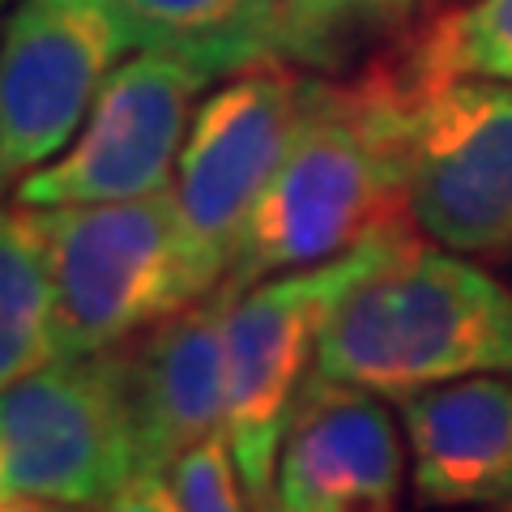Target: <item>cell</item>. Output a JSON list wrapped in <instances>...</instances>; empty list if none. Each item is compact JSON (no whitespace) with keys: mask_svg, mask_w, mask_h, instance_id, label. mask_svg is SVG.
<instances>
[{"mask_svg":"<svg viewBox=\"0 0 512 512\" xmlns=\"http://www.w3.org/2000/svg\"><path fill=\"white\" fill-rule=\"evenodd\" d=\"M372 389L308 376L282 427L265 512H397L410 444Z\"/></svg>","mask_w":512,"mask_h":512,"instance_id":"10","label":"cell"},{"mask_svg":"<svg viewBox=\"0 0 512 512\" xmlns=\"http://www.w3.org/2000/svg\"><path fill=\"white\" fill-rule=\"evenodd\" d=\"M60 359L56 295L39 210L0 201V389Z\"/></svg>","mask_w":512,"mask_h":512,"instance_id":"14","label":"cell"},{"mask_svg":"<svg viewBox=\"0 0 512 512\" xmlns=\"http://www.w3.org/2000/svg\"><path fill=\"white\" fill-rule=\"evenodd\" d=\"M512 372V291L461 252L410 244L333 303L312 376L406 397L461 376Z\"/></svg>","mask_w":512,"mask_h":512,"instance_id":"2","label":"cell"},{"mask_svg":"<svg viewBox=\"0 0 512 512\" xmlns=\"http://www.w3.org/2000/svg\"><path fill=\"white\" fill-rule=\"evenodd\" d=\"M214 82L205 64L137 47L103 82L86 124L47 167L13 188L35 210L52 205L133 201L175 184L184 141L201 107V90Z\"/></svg>","mask_w":512,"mask_h":512,"instance_id":"7","label":"cell"},{"mask_svg":"<svg viewBox=\"0 0 512 512\" xmlns=\"http://www.w3.org/2000/svg\"><path fill=\"white\" fill-rule=\"evenodd\" d=\"M133 35L116 0H18L0 26V180L18 188L86 124Z\"/></svg>","mask_w":512,"mask_h":512,"instance_id":"8","label":"cell"},{"mask_svg":"<svg viewBox=\"0 0 512 512\" xmlns=\"http://www.w3.org/2000/svg\"><path fill=\"white\" fill-rule=\"evenodd\" d=\"M0 512H56V508L35 504V500H0Z\"/></svg>","mask_w":512,"mask_h":512,"instance_id":"19","label":"cell"},{"mask_svg":"<svg viewBox=\"0 0 512 512\" xmlns=\"http://www.w3.org/2000/svg\"><path fill=\"white\" fill-rule=\"evenodd\" d=\"M0 5H5V0H0Z\"/></svg>","mask_w":512,"mask_h":512,"instance_id":"22","label":"cell"},{"mask_svg":"<svg viewBox=\"0 0 512 512\" xmlns=\"http://www.w3.org/2000/svg\"><path fill=\"white\" fill-rule=\"evenodd\" d=\"M167 483L175 491L180 512H256L252 495L244 491V478L235 470L227 436L188 448L167 470Z\"/></svg>","mask_w":512,"mask_h":512,"instance_id":"17","label":"cell"},{"mask_svg":"<svg viewBox=\"0 0 512 512\" xmlns=\"http://www.w3.org/2000/svg\"><path fill=\"white\" fill-rule=\"evenodd\" d=\"M414 86H440L457 77L512 82V0H474L470 9L440 13L419 35L393 47Z\"/></svg>","mask_w":512,"mask_h":512,"instance_id":"15","label":"cell"},{"mask_svg":"<svg viewBox=\"0 0 512 512\" xmlns=\"http://www.w3.org/2000/svg\"><path fill=\"white\" fill-rule=\"evenodd\" d=\"M137 474L124 346L0 389V500L103 508Z\"/></svg>","mask_w":512,"mask_h":512,"instance_id":"6","label":"cell"},{"mask_svg":"<svg viewBox=\"0 0 512 512\" xmlns=\"http://www.w3.org/2000/svg\"><path fill=\"white\" fill-rule=\"evenodd\" d=\"M56 512H99V508H56Z\"/></svg>","mask_w":512,"mask_h":512,"instance_id":"20","label":"cell"},{"mask_svg":"<svg viewBox=\"0 0 512 512\" xmlns=\"http://www.w3.org/2000/svg\"><path fill=\"white\" fill-rule=\"evenodd\" d=\"M5 192H9V188H5V180H0V201H5Z\"/></svg>","mask_w":512,"mask_h":512,"instance_id":"21","label":"cell"},{"mask_svg":"<svg viewBox=\"0 0 512 512\" xmlns=\"http://www.w3.org/2000/svg\"><path fill=\"white\" fill-rule=\"evenodd\" d=\"M133 47L175 52L231 77L274 60V26L282 0H116Z\"/></svg>","mask_w":512,"mask_h":512,"instance_id":"13","label":"cell"},{"mask_svg":"<svg viewBox=\"0 0 512 512\" xmlns=\"http://www.w3.org/2000/svg\"><path fill=\"white\" fill-rule=\"evenodd\" d=\"M410 244H419V227L402 222L333 261L235 291L227 316V444L256 512H265L282 427L303 380L312 376L316 342L333 303Z\"/></svg>","mask_w":512,"mask_h":512,"instance_id":"4","label":"cell"},{"mask_svg":"<svg viewBox=\"0 0 512 512\" xmlns=\"http://www.w3.org/2000/svg\"><path fill=\"white\" fill-rule=\"evenodd\" d=\"M99 512H180V504H175V491L167 483V474L137 470Z\"/></svg>","mask_w":512,"mask_h":512,"instance_id":"18","label":"cell"},{"mask_svg":"<svg viewBox=\"0 0 512 512\" xmlns=\"http://www.w3.org/2000/svg\"><path fill=\"white\" fill-rule=\"evenodd\" d=\"M406 201L419 235L448 252H512V82L457 77L419 90Z\"/></svg>","mask_w":512,"mask_h":512,"instance_id":"9","label":"cell"},{"mask_svg":"<svg viewBox=\"0 0 512 512\" xmlns=\"http://www.w3.org/2000/svg\"><path fill=\"white\" fill-rule=\"evenodd\" d=\"M56 295L60 359L120 350L201 299L175 192L39 210Z\"/></svg>","mask_w":512,"mask_h":512,"instance_id":"3","label":"cell"},{"mask_svg":"<svg viewBox=\"0 0 512 512\" xmlns=\"http://www.w3.org/2000/svg\"><path fill=\"white\" fill-rule=\"evenodd\" d=\"M231 299V286H218L124 346L137 470L167 474L188 448L227 436Z\"/></svg>","mask_w":512,"mask_h":512,"instance_id":"11","label":"cell"},{"mask_svg":"<svg viewBox=\"0 0 512 512\" xmlns=\"http://www.w3.org/2000/svg\"><path fill=\"white\" fill-rule=\"evenodd\" d=\"M414 86L393 52L350 82L316 73L303 124L239 239L222 286H248L333 261L410 218V107Z\"/></svg>","mask_w":512,"mask_h":512,"instance_id":"1","label":"cell"},{"mask_svg":"<svg viewBox=\"0 0 512 512\" xmlns=\"http://www.w3.org/2000/svg\"><path fill=\"white\" fill-rule=\"evenodd\" d=\"M419 0H282L274 60L325 73L342 69L363 47L402 30Z\"/></svg>","mask_w":512,"mask_h":512,"instance_id":"16","label":"cell"},{"mask_svg":"<svg viewBox=\"0 0 512 512\" xmlns=\"http://www.w3.org/2000/svg\"><path fill=\"white\" fill-rule=\"evenodd\" d=\"M414 491L436 508L512 512V380L461 376L397 397Z\"/></svg>","mask_w":512,"mask_h":512,"instance_id":"12","label":"cell"},{"mask_svg":"<svg viewBox=\"0 0 512 512\" xmlns=\"http://www.w3.org/2000/svg\"><path fill=\"white\" fill-rule=\"evenodd\" d=\"M312 82V69L261 60L231 73V82L197 107L171 192L201 295L227 282L256 201L265 197L303 124Z\"/></svg>","mask_w":512,"mask_h":512,"instance_id":"5","label":"cell"}]
</instances>
